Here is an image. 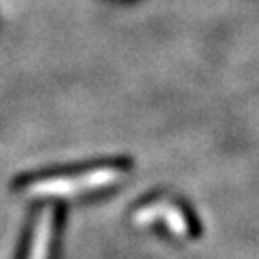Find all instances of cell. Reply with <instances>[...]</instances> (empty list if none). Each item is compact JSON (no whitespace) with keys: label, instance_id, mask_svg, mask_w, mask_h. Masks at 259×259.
I'll return each instance as SVG.
<instances>
[{"label":"cell","instance_id":"cell-1","mask_svg":"<svg viewBox=\"0 0 259 259\" xmlns=\"http://www.w3.org/2000/svg\"><path fill=\"white\" fill-rule=\"evenodd\" d=\"M123 171L119 167H96L79 175L48 177L38 179L27 186L29 196H79L93 190H102L106 186L119 183Z\"/></svg>","mask_w":259,"mask_h":259},{"label":"cell","instance_id":"cell-2","mask_svg":"<svg viewBox=\"0 0 259 259\" xmlns=\"http://www.w3.org/2000/svg\"><path fill=\"white\" fill-rule=\"evenodd\" d=\"M135 223L140 227H146L152 223H163L169 231L177 236H186L188 234V221L185 213L171 202H152V204L140 207L135 213Z\"/></svg>","mask_w":259,"mask_h":259},{"label":"cell","instance_id":"cell-3","mask_svg":"<svg viewBox=\"0 0 259 259\" xmlns=\"http://www.w3.org/2000/svg\"><path fill=\"white\" fill-rule=\"evenodd\" d=\"M52 229H54V211L47 207L40 213L35 232H33V240H31V250H29L27 259H48L50 251V240H52Z\"/></svg>","mask_w":259,"mask_h":259}]
</instances>
